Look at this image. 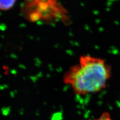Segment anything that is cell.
<instances>
[{"mask_svg":"<svg viewBox=\"0 0 120 120\" xmlns=\"http://www.w3.org/2000/svg\"><path fill=\"white\" fill-rule=\"evenodd\" d=\"M90 120H112L111 116L108 112H103L99 118Z\"/></svg>","mask_w":120,"mask_h":120,"instance_id":"obj_3","label":"cell"},{"mask_svg":"<svg viewBox=\"0 0 120 120\" xmlns=\"http://www.w3.org/2000/svg\"><path fill=\"white\" fill-rule=\"evenodd\" d=\"M112 72L111 66L105 60L84 55L80 56L78 63L66 71L63 80L75 94L85 96L106 89Z\"/></svg>","mask_w":120,"mask_h":120,"instance_id":"obj_1","label":"cell"},{"mask_svg":"<svg viewBox=\"0 0 120 120\" xmlns=\"http://www.w3.org/2000/svg\"><path fill=\"white\" fill-rule=\"evenodd\" d=\"M16 0H0V9L9 10L13 7Z\"/></svg>","mask_w":120,"mask_h":120,"instance_id":"obj_2","label":"cell"}]
</instances>
